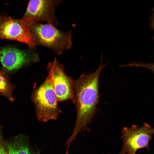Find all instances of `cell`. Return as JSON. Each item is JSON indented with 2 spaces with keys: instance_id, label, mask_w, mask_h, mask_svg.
I'll list each match as a JSON object with an SVG mask.
<instances>
[{
  "instance_id": "8",
  "label": "cell",
  "mask_w": 154,
  "mask_h": 154,
  "mask_svg": "<svg viewBox=\"0 0 154 154\" xmlns=\"http://www.w3.org/2000/svg\"><path fill=\"white\" fill-rule=\"evenodd\" d=\"M64 66L55 58L48 62L47 70L52 76L54 90L58 102L70 100L74 104V80L64 72Z\"/></svg>"
},
{
  "instance_id": "4",
  "label": "cell",
  "mask_w": 154,
  "mask_h": 154,
  "mask_svg": "<svg viewBox=\"0 0 154 154\" xmlns=\"http://www.w3.org/2000/svg\"><path fill=\"white\" fill-rule=\"evenodd\" d=\"M40 60L35 49H21L13 45L0 47L1 70L8 75L24 67Z\"/></svg>"
},
{
  "instance_id": "11",
  "label": "cell",
  "mask_w": 154,
  "mask_h": 154,
  "mask_svg": "<svg viewBox=\"0 0 154 154\" xmlns=\"http://www.w3.org/2000/svg\"><path fill=\"white\" fill-rule=\"evenodd\" d=\"M0 154H9L6 142L4 139L1 127H0Z\"/></svg>"
},
{
  "instance_id": "3",
  "label": "cell",
  "mask_w": 154,
  "mask_h": 154,
  "mask_svg": "<svg viewBox=\"0 0 154 154\" xmlns=\"http://www.w3.org/2000/svg\"><path fill=\"white\" fill-rule=\"evenodd\" d=\"M31 99L35 106L36 116L40 122L56 120L62 111L58 106L50 73L42 84L33 91Z\"/></svg>"
},
{
  "instance_id": "9",
  "label": "cell",
  "mask_w": 154,
  "mask_h": 154,
  "mask_svg": "<svg viewBox=\"0 0 154 154\" xmlns=\"http://www.w3.org/2000/svg\"><path fill=\"white\" fill-rule=\"evenodd\" d=\"M9 154H39L30 146L28 137L19 135L6 141Z\"/></svg>"
},
{
  "instance_id": "7",
  "label": "cell",
  "mask_w": 154,
  "mask_h": 154,
  "mask_svg": "<svg viewBox=\"0 0 154 154\" xmlns=\"http://www.w3.org/2000/svg\"><path fill=\"white\" fill-rule=\"evenodd\" d=\"M0 39L18 41L27 44L29 47L36 48L28 25L21 19L6 15H0Z\"/></svg>"
},
{
  "instance_id": "5",
  "label": "cell",
  "mask_w": 154,
  "mask_h": 154,
  "mask_svg": "<svg viewBox=\"0 0 154 154\" xmlns=\"http://www.w3.org/2000/svg\"><path fill=\"white\" fill-rule=\"evenodd\" d=\"M61 0H32L28 2L21 19L28 25L33 23L46 22L57 27L56 11Z\"/></svg>"
},
{
  "instance_id": "1",
  "label": "cell",
  "mask_w": 154,
  "mask_h": 154,
  "mask_svg": "<svg viewBox=\"0 0 154 154\" xmlns=\"http://www.w3.org/2000/svg\"><path fill=\"white\" fill-rule=\"evenodd\" d=\"M103 52L101 53L100 64L93 73L83 74L74 80L75 104L77 116L73 133L65 143L69 148L71 143L77 135L89 130L87 126L91 122L99 103V79L101 72L106 64L102 65Z\"/></svg>"
},
{
  "instance_id": "10",
  "label": "cell",
  "mask_w": 154,
  "mask_h": 154,
  "mask_svg": "<svg viewBox=\"0 0 154 154\" xmlns=\"http://www.w3.org/2000/svg\"><path fill=\"white\" fill-rule=\"evenodd\" d=\"M15 86L10 82L8 75L2 71H0V95L3 96L12 102L15 98L13 92Z\"/></svg>"
},
{
  "instance_id": "6",
  "label": "cell",
  "mask_w": 154,
  "mask_h": 154,
  "mask_svg": "<svg viewBox=\"0 0 154 154\" xmlns=\"http://www.w3.org/2000/svg\"><path fill=\"white\" fill-rule=\"evenodd\" d=\"M153 133V128L146 123L141 126L133 125L123 127L122 136L123 145L120 154H135L139 149H149V143Z\"/></svg>"
},
{
  "instance_id": "2",
  "label": "cell",
  "mask_w": 154,
  "mask_h": 154,
  "mask_svg": "<svg viewBox=\"0 0 154 154\" xmlns=\"http://www.w3.org/2000/svg\"><path fill=\"white\" fill-rule=\"evenodd\" d=\"M28 25L36 47L40 46L47 47L58 55L72 48V30L62 31L57 27L47 23H33Z\"/></svg>"
}]
</instances>
